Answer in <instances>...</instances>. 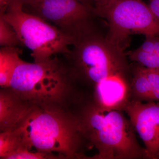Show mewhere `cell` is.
Listing matches in <instances>:
<instances>
[{
  "mask_svg": "<svg viewBox=\"0 0 159 159\" xmlns=\"http://www.w3.org/2000/svg\"><path fill=\"white\" fill-rule=\"evenodd\" d=\"M21 44L11 24L0 15V45L2 47H16Z\"/></svg>",
  "mask_w": 159,
  "mask_h": 159,
  "instance_id": "15",
  "label": "cell"
},
{
  "mask_svg": "<svg viewBox=\"0 0 159 159\" xmlns=\"http://www.w3.org/2000/svg\"><path fill=\"white\" fill-rule=\"evenodd\" d=\"M26 148L15 130L2 132L0 134V157L6 159L11 153Z\"/></svg>",
  "mask_w": 159,
  "mask_h": 159,
  "instance_id": "14",
  "label": "cell"
},
{
  "mask_svg": "<svg viewBox=\"0 0 159 159\" xmlns=\"http://www.w3.org/2000/svg\"><path fill=\"white\" fill-rule=\"evenodd\" d=\"M148 6L155 15L159 20V0H149Z\"/></svg>",
  "mask_w": 159,
  "mask_h": 159,
  "instance_id": "18",
  "label": "cell"
},
{
  "mask_svg": "<svg viewBox=\"0 0 159 159\" xmlns=\"http://www.w3.org/2000/svg\"><path fill=\"white\" fill-rule=\"evenodd\" d=\"M142 68L150 83L153 101L159 102V69Z\"/></svg>",
  "mask_w": 159,
  "mask_h": 159,
  "instance_id": "17",
  "label": "cell"
},
{
  "mask_svg": "<svg viewBox=\"0 0 159 159\" xmlns=\"http://www.w3.org/2000/svg\"><path fill=\"white\" fill-rule=\"evenodd\" d=\"M68 57L70 70L75 80L95 88L107 77L129 73L131 66L123 49L114 45L96 28L75 42Z\"/></svg>",
  "mask_w": 159,
  "mask_h": 159,
  "instance_id": "4",
  "label": "cell"
},
{
  "mask_svg": "<svg viewBox=\"0 0 159 159\" xmlns=\"http://www.w3.org/2000/svg\"><path fill=\"white\" fill-rule=\"evenodd\" d=\"M19 3L9 5L5 14H0L13 27L21 44L32 51L34 62L46 61L57 54H69V46L75 40L56 26L37 16L23 11Z\"/></svg>",
  "mask_w": 159,
  "mask_h": 159,
  "instance_id": "5",
  "label": "cell"
},
{
  "mask_svg": "<svg viewBox=\"0 0 159 159\" xmlns=\"http://www.w3.org/2000/svg\"><path fill=\"white\" fill-rule=\"evenodd\" d=\"M143 51L138 49L128 51L126 55L139 64L150 69H159V37L152 36L145 41Z\"/></svg>",
  "mask_w": 159,
  "mask_h": 159,
  "instance_id": "11",
  "label": "cell"
},
{
  "mask_svg": "<svg viewBox=\"0 0 159 159\" xmlns=\"http://www.w3.org/2000/svg\"><path fill=\"white\" fill-rule=\"evenodd\" d=\"M14 130L29 150L55 152L64 158H88L81 150L86 141L77 117L58 107H32Z\"/></svg>",
  "mask_w": 159,
  "mask_h": 159,
  "instance_id": "2",
  "label": "cell"
},
{
  "mask_svg": "<svg viewBox=\"0 0 159 159\" xmlns=\"http://www.w3.org/2000/svg\"><path fill=\"white\" fill-rule=\"evenodd\" d=\"M144 142L148 159H159V102L131 101L123 109Z\"/></svg>",
  "mask_w": 159,
  "mask_h": 159,
  "instance_id": "8",
  "label": "cell"
},
{
  "mask_svg": "<svg viewBox=\"0 0 159 159\" xmlns=\"http://www.w3.org/2000/svg\"><path fill=\"white\" fill-rule=\"evenodd\" d=\"M28 6L31 14L53 23L75 43L96 28L94 8L77 0H35Z\"/></svg>",
  "mask_w": 159,
  "mask_h": 159,
  "instance_id": "7",
  "label": "cell"
},
{
  "mask_svg": "<svg viewBox=\"0 0 159 159\" xmlns=\"http://www.w3.org/2000/svg\"><path fill=\"white\" fill-rule=\"evenodd\" d=\"M8 1H9V4L11 3H19L22 4L23 6L25 5L28 6L35 0H8Z\"/></svg>",
  "mask_w": 159,
  "mask_h": 159,
  "instance_id": "19",
  "label": "cell"
},
{
  "mask_svg": "<svg viewBox=\"0 0 159 159\" xmlns=\"http://www.w3.org/2000/svg\"><path fill=\"white\" fill-rule=\"evenodd\" d=\"M131 79L132 71L107 77L94 89L93 101L102 108L123 111L129 102Z\"/></svg>",
  "mask_w": 159,
  "mask_h": 159,
  "instance_id": "9",
  "label": "cell"
},
{
  "mask_svg": "<svg viewBox=\"0 0 159 159\" xmlns=\"http://www.w3.org/2000/svg\"><path fill=\"white\" fill-rule=\"evenodd\" d=\"M73 80L69 68L57 57L40 62L21 59L9 88L33 106L58 107L70 92Z\"/></svg>",
  "mask_w": 159,
  "mask_h": 159,
  "instance_id": "3",
  "label": "cell"
},
{
  "mask_svg": "<svg viewBox=\"0 0 159 159\" xmlns=\"http://www.w3.org/2000/svg\"><path fill=\"white\" fill-rule=\"evenodd\" d=\"M129 102L153 101L150 83L142 66L132 67Z\"/></svg>",
  "mask_w": 159,
  "mask_h": 159,
  "instance_id": "12",
  "label": "cell"
},
{
  "mask_svg": "<svg viewBox=\"0 0 159 159\" xmlns=\"http://www.w3.org/2000/svg\"><path fill=\"white\" fill-rule=\"evenodd\" d=\"M94 11L108 23V40L124 50L130 34L159 37V20L142 0H110L95 6Z\"/></svg>",
  "mask_w": 159,
  "mask_h": 159,
  "instance_id": "6",
  "label": "cell"
},
{
  "mask_svg": "<svg viewBox=\"0 0 159 159\" xmlns=\"http://www.w3.org/2000/svg\"><path fill=\"white\" fill-rule=\"evenodd\" d=\"M95 3V6H100L107 2H108L110 0H93Z\"/></svg>",
  "mask_w": 159,
  "mask_h": 159,
  "instance_id": "21",
  "label": "cell"
},
{
  "mask_svg": "<svg viewBox=\"0 0 159 159\" xmlns=\"http://www.w3.org/2000/svg\"><path fill=\"white\" fill-rule=\"evenodd\" d=\"M20 50L16 47H2L0 51V85L8 88L21 58Z\"/></svg>",
  "mask_w": 159,
  "mask_h": 159,
  "instance_id": "13",
  "label": "cell"
},
{
  "mask_svg": "<svg viewBox=\"0 0 159 159\" xmlns=\"http://www.w3.org/2000/svg\"><path fill=\"white\" fill-rule=\"evenodd\" d=\"M62 158L60 156L54 153H46L40 152H32L28 148H20L9 155L6 159H46Z\"/></svg>",
  "mask_w": 159,
  "mask_h": 159,
  "instance_id": "16",
  "label": "cell"
},
{
  "mask_svg": "<svg viewBox=\"0 0 159 159\" xmlns=\"http://www.w3.org/2000/svg\"><path fill=\"white\" fill-rule=\"evenodd\" d=\"M122 111L102 108L93 101L76 115L84 139L98 151L90 159H148L130 120Z\"/></svg>",
  "mask_w": 159,
  "mask_h": 159,
  "instance_id": "1",
  "label": "cell"
},
{
  "mask_svg": "<svg viewBox=\"0 0 159 159\" xmlns=\"http://www.w3.org/2000/svg\"><path fill=\"white\" fill-rule=\"evenodd\" d=\"M0 93V129L13 130L29 113L33 106L23 100L10 88Z\"/></svg>",
  "mask_w": 159,
  "mask_h": 159,
  "instance_id": "10",
  "label": "cell"
},
{
  "mask_svg": "<svg viewBox=\"0 0 159 159\" xmlns=\"http://www.w3.org/2000/svg\"><path fill=\"white\" fill-rule=\"evenodd\" d=\"M82 3L85 6L90 7H94L95 6V3L93 0H77Z\"/></svg>",
  "mask_w": 159,
  "mask_h": 159,
  "instance_id": "20",
  "label": "cell"
}]
</instances>
